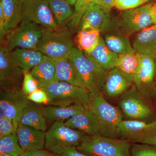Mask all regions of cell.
I'll return each instance as SVG.
<instances>
[{"instance_id": "cell-1", "label": "cell", "mask_w": 156, "mask_h": 156, "mask_svg": "<svg viewBox=\"0 0 156 156\" xmlns=\"http://www.w3.org/2000/svg\"><path fill=\"white\" fill-rule=\"evenodd\" d=\"M87 108L98 119L101 136L117 138L119 136L118 126L122 121V113L119 109L107 101L101 90L90 92Z\"/></svg>"}, {"instance_id": "cell-2", "label": "cell", "mask_w": 156, "mask_h": 156, "mask_svg": "<svg viewBox=\"0 0 156 156\" xmlns=\"http://www.w3.org/2000/svg\"><path fill=\"white\" fill-rule=\"evenodd\" d=\"M48 93L49 101L47 105L67 107L80 105L87 108L89 102V90L66 82H53L41 87Z\"/></svg>"}, {"instance_id": "cell-3", "label": "cell", "mask_w": 156, "mask_h": 156, "mask_svg": "<svg viewBox=\"0 0 156 156\" xmlns=\"http://www.w3.org/2000/svg\"><path fill=\"white\" fill-rule=\"evenodd\" d=\"M72 34L67 28L45 29L35 50L53 60L67 59L74 47Z\"/></svg>"}, {"instance_id": "cell-4", "label": "cell", "mask_w": 156, "mask_h": 156, "mask_svg": "<svg viewBox=\"0 0 156 156\" xmlns=\"http://www.w3.org/2000/svg\"><path fill=\"white\" fill-rule=\"evenodd\" d=\"M131 147L128 140L88 135L76 147L79 151L91 156H130Z\"/></svg>"}, {"instance_id": "cell-5", "label": "cell", "mask_w": 156, "mask_h": 156, "mask_svg": "<svg viewBox=\"0 0 156 156\" xmlns=\"http://www.w3.org/2000/svg\"><path fill=\"white\" fill-rule=\"evenodd\" d=\"M68 58L77 69L86 89L89 92L102 90L108 72L77 46L73 48Z\"/></svg>"}, {"instance_id": "cell-6", "label": "cell", "mask_w": 156, "mask_h": 156, "mask_svg": "<svg viewBox=\"0 0 156 156\" xmlns=\"http://www.w3.org/2000/svg\"><path fill=\"white\" fill-rule=\"evenodd\" d=\"M45 29L35 23L22 21L20 26L7 34L2 46L10 51L16 48L35 50Z\"/></svg>"}, {"instance_id": "cell-7", "label": "cell", "mask_w": 156, "mask_h": 156, "mask_svg": "<svg viewBox=\"0 0 156 156\" xmlns=\"http://www.w3.org/2000/svg\"><path fill=\"white\" fill-rule=\"evenodd\" d=\"M88 136L84 132L66 126L64 122H55L46 132L45 148L55 153L63 147H77Z\"/></svg>"}, {"instance_id": "cell-8", "label": "cell", "mask_w": 156, "mask_h": 156, "mask_svg": "<svg viewBox=\"0 0 156 156\" xmlns=\"http://www.w3.org/2000/svg\"><path fill=\"white\" fill-rule=\"evenodd\" d=\"M4 46L0 50V87L4 91L21 90L24 71Z\"/></svg>"}, {"instance_id": "cell-9", "label": "cell", "mask_w": 156, "mask_h": 156, "mask_svg": "<svg viewBox=\"0 0 156 156\" xmlns=\"http://www.w3.org/2000/svg\"><path fill=\"white\" fill-rule=\"evenodd\" d=\"M22 21L32 22L48 30L58 28L47 0H20ZM22 22V21H21Z\"/></svg>"}, {"instance_id": "cell-10", "label": "cell", "mask_w": 156, "mask_h": 156, "mask_svg": "<svg viewBox=\"0 0 156 156\" xmlns=\"http://www.w3.org/2000/svg\"><path fill=\"white\" fill-rule=\"evenodd\" d=\"M134 84L121 95L119 104L121 110L131 120H141L149 118L153 111Z\"/></svg>"}, {"instance_id": "cell-11", "label": "cell", "mask_w": 156, "mask_h": 156, "mask_svg": "<svg viewBox=\"0 0 156 156\" xmlns=\"http://www.w3.org/2000/svg\"><path fill=\"white\" fill-rule=\"evenodd\" d=\"M153 4L148 3L135 9L122 11L120 23L123 33L128 36L154 24L150 14Z\"/></svg>"}, {"instance_id": "cell-12", "label": "cell", "mask_w": 156, "mask_h": 156, "mask_svg": "<svg viewBox=\"0 0 156 156\" xmlns=\"http://www.w3.org/2000/svg\"><path fill=\"white\" fill-rule=\"evenodd\" d=\"M27 95L22 90H0V111L5 116L12 121L16 131L23 112L30 102Z\"/></svg>"}, {"instance_id": "cell-13", "label": "cell", "mask_w": 156, "mask_h": 156, "mask_svg": "<svg viewBox=\"0 0 156 156\" xmlns=\"http://www.w3.org/2000/svg\"><path fill=\"white\" fill-rule=\"evenodd\" d=\"M96 29L104 34L120 29L119 20L92 3L82 17L80 29Z\"/></svg>"}, {"instance_id": "cell-14", "label": "cell", "mask_w": 156, "mask_h": 156, "mask_svg": "<svg viewBox=\"0 0 156 156\" xmlns=\"http://www.w3.org/2000/svg\"><path fill=\"white\" fill-rule=\"evenodd\" d=\"M140 56V67L134 76V84L144 96H151L156 91V56Z\"/></svg>"}, {"instance_id": "cell-15", "label": "cell", "mask_w": 156, "mask_h": 156, "mask_svg": "<svg viewBox=\"0 0 156 156\" xmlns=\"http://www.w3.org/2000/svg\"><path fill=\"white\" fill-rule=\"evenodd\" d=\"M118 133L125 139L140 143L156 136V119L150 122L140 120H122L118 126Z\"/></svg>"}, {"instance_id": "cell-16", "label": "cell", "mask_w": 156, "mask_h": 156, "mask_svg": "<svg viewBox=\"0 0 156 156\" xmlns=\"http://www.w3.org/2000/svg\"><path fill=\"white\" fill-rule=\"evenodd\" d=\"M133 78L134 76L115 67L108 72L102 91L110 98L118 97L122 95L134 84Z\"/></svg>"}, {"instance_id": "cell-17", "label": "cell", "mask_w": 156, "mask_h": 156, "mask_svg": "<svg viewBox=\"0 0 156 156\" xmlns=\"http://www.w3.org/2000/svg\"><path fill=\"white\" fill-rule=\"evenodd\" d=\"M70 128L84 132L89 136L101 135L100 123L96 116L87 108L64 122Z\"/></svg>"}, {"instance_id": "cell-18", "label": "cell", "mask_w": 156, "mask_h": 156, "mask_svg": "<svg viewBox=\"0 0 156 156\" xmlns=\"http://www.w3.org/2000/svg\"><path fill=\"white\" fill-rule=\"evenodd\" d=\"M16 132L23 152L45 147L46 132L21 124H19Z\"/></svg>"}, {"instance_id": "cell-19", "label": "cell", "mask_w": 156, "mask_h": 156, "mask_svg": "<svg viewBox=\"0 0 156 156\" xmlns=\"http://www.w3.org/2000/svg\"><path fill=\"white\" fill-rule=\"evenodd\" d=\"M132 47L139 54L156 56V24L140 31L134 37Z\"/></svg>"}, {"instance_id": "cell-20", "label": "cell", "mask_w": 156, "mask_h": 156, "mask_svg": "<svg viewBox=\"0 0 156 156\" xmlns=\"http://www.w3.org/2000/svg\"><path fill=\"white\" fill-rule=\"evenodd\" d=\"M53 60L56 66L57 81L66 82L86 89L83 81L77 69L69 58Z\"/></svg>"}, {"instance_id": "cell-21", "label": "cell", "mask_w": 156, "mask_h": 156, "mask_svg": "<svg viewBox=\"0 0 156 156\" xmlns=\"http://www.w3.org/2000/svg\"><path fill=\"white\" fill-rule=\"evenodd\" d=\"M5 20L6 35L16 28L22 21L21 4L20 0H0Z\"/></svg>"}, {"instance_id": "cell-22", "label": "cell", "mask_w": 156, "mask_h": 156, "mask_svg": "<svg viewBox=\"0 0 156 156\" xmlns=\"http://www.w3.org/2000/svg\"><path fill=\"white\" fill-rule=\"evenodd\" d=\"M86 54L107 72L116 67L117 59L119 58L118 54L114 53L108 48L103 37L101 36L95 49L89 54Z\"/></svg>"}, {"instance_id": "cell-23", "label": "cell", "mask_w": 156, "mask_h": 156, "mask_svg": "<svg viewBox=\"0 0 156 156\" xmlns=\"http://www.w3.org/2000/svg\"><path fill=\"white\" fill-rule=\"evenodd\" d=\"M46 122L41 106L37 104L30 102L23 112L20 124L45 132L47 129Z\"/></svg>"}, {"instance_id": "cell-24", "label": "cell", "mask_w": 156, "mask_h": 156, "mask_svg": "<svg viewBox=\"0 0 156 156\" xmlns=\"http://www.w3.org/2000/svg\"><path fill=\"white\" fill-rule=\"evenodd\" d=\"M46 119L51 122L67 121L77 114L83 111L86 108L80 105H73L67 107L47 105L42 107Z\"/></svg>"}, {"instance_id": "cell-25", "label": "cell", "mask_w": 156, "mask_h": 156, "mask_svg": "<svg viewBox=\"0 0 156 156\" xmlns=\"http://www.w3.org/2000/svg\"><path fill=\"white\" fill-rule=\"evenodd\" d=\"M11 55L17 64L24 72H29L44 58L40 51L33 49L16 48L11 51Z\"/></svg>"}, {"instance_id": "cell-26", "label": "cell", "mask_w": 156, "mask_h": 156, "mask_svg": "<svg viewBox=\"0 0 156 156\" xmlns=\"http://www.w3.org/2000/svg\"><path fill=\"white\" fill-rule=\"evenodd\" d=\"M30 73L37 81L40 88L53 82H58L55 62L48 56H45L44 59L34 67Z\"/></svg>"}, {"instance_id": "cell-27", "label": "cell", "mask_w": 156, "mask_h": 156, "mask_svg": "<svg viewBox=\"0 0 156 156\" xmlns=\"http://www.w3.org/2000/svg\"><path fill=\"white\" fill-rule=\"evenodd\" d=\"M103 39L106 46L111 51L118 55L134 52L128 36L121 30L104 34Z\"/></svg>"}, {"instance_id": "cell-28", "label": "cell", "mask_w": 156, "mask_h": 156, "mask_svg": "<svg viewBox=\"0 0 156 156\" xmlns=\"http://www.w3.org/2000/svg\"><path fill=\"white\" fill-rule=\"evenodd\" d=\"M100 32L95 28L81 29L76 38L77 47L89 54L97 47L100 41Z\"/></svg>"}, {"instance_id": "cell-29", "label": "cell", "mask_w": 156, "mask_h": 156, "mask_svg": "<svg viewBox=\"0 0 156 156\" xmlns=\"http://www.w3.org/2000/svg\"><path fill=\"white\" fill-rule=\"evenodd\" d=\"M140 63V54L134 51L119 55L116 67L128 74L134 76L138 72Z\"/></svg>"}, {"instance_id": "cell-30", "label": "cell", "mask_w": 156, "mask_h": 156, "mask_svg": "<svg viewBox=\"0 0 156 156\" xmlns=\"http://www.w3.org/2000/svg\"><path fill=\"white\" fill-rule=\"evenodd\" d=\"M57 25H59L73 15L74 11L71 5L64 0H47Z\"/></svg>"}, {"instance_id": "cell-31", "label": "cell", "mask_w": 156, "mask_h": 156, "mask_svg": "<svg viewBox=\"0 0 156 156\" xmlns=\"http://www.w3.org/2000/svg\"><path fill=\"white\" fill-rule=\"evenodd\" d=\"M23 152L20 145L16 131L12 134L0 138V154H6L12 156H20Z\"/></svg>"}, {"instance_id": "cell-32", "label": "cell", "mask_w": 156, "mask_h": 156, "mask_svg": "<svg viewBox=\"0 0 156 156\" xmlns=\"http://www.w3.org/2000/svg\"><path fill=\"white\" fill-rule=\"evenodd\" d=\"M92 2V0H77L75 5L74 13L70 19V26L76 28L80 24L82 17Z\"/></svg>"}, {"instance_id": "cell-33", "label": "cell", "mask_w": 156, "mask_h": 156, "mask_svg": "<svg viewBox=\"0 0 156 156\" xmlns=\"http://www.w3.org/2000/svg\"><path fill=\"white\" fill-rule=\"evenodd\" d=\"M38 83L30 72H24L21 90L23 93L28 95L37 89H39Z\"/></svg>"}, {"instance_id": "cell-34", "label": "cell", "mask_w": 156, "mask_h": 156, "mask_svg": "<svg viewBox=\"0 0 156 156\" xmlns=\"http://www.w3.org/2000/svg\"><path fill=\"white\" fill-rule=\"evenodd\" d=\"M151 0H115L114 7L120 11L138 8Z\"/></svg>"}, {"instance_id": "cell-35", "label": "cell", "mask_w": 156, "mask_h": 156, "mask_svg": "<svg viewBox=\"0 0 156 156\" xmlns=\"http://www.w3.org/2000/svg\"><path fill=\"white\" fill-rule=\"evenodd\" d=\"M132 156H156V146L149 144H135L131 150Z\"/></svg>"}, {"instance_id": "cell-36", "label": "cell", "mask_w": 156, "mask_h": 156, "mask_svg": "<svg viewBox=\"0 0 156 156\" xmlns=\"http://www.w3.org/2000/svg\"><path fill=\"white\" fill-rule=\"evenodd\" d=\"M27 97L30 101L37 104H44L47 105L49 101L48 93L41 88L27 95Z\"/></svg>"}, {"instance_id": "cell-37", "label": "cell", "mask_w": 156, "mask_h": 156, "mask_svg": "<svg viewBox=\"0 0 156 156\" xmlns=\"http://www.w3.org/2000/svg\"><path fill=\"white\" fill-rule=\"evenodd\" d=\"M14 131H16L11 119L5 117L0 120V138L10 135Z\"/></svg>"}, {"instance_id": "cell-38", "label": "cell", "mask_w": 156, "mask_h": 156, "mask_svg": "<svg viewBox=\"0 0 156 156\" xmlns=\"http://www.w3.org/2000/svg\"><path fill=\"white\" fill-rule=\"evenodd\" d=\"M55 153L59 156H91L79 151L76 147H63L56 151Z\"/></svg>"}, {"instance_id": "cell-39", "label": "cell", "mask_w": 156, "mask_h": 156, "mask_svg": "<svg viewBox=\"0 0 156 156\" xmlns=\"http://www.w3.org/2000/svg\"><path fill=\"white\" fill-rule=\"evenodd\" d=\"M20 156H59L48 150H32L23 152Z\"/></svg>"}, {"instance_id": "cell-40", "label": "cell", "mask_w": 156, "mask_h": 156, "mask_svg": "<svg viewBox=\"0 0 156 156\" xmlns=\"http://www.w3.org/2000/svg\"><path fill=\"white\" fill-rule=\"evenodd\" d=\"M92 3L105 12L110 13L112 8L114 7L115 0H92Z\"/></svg>"}, {"instance_id": "cell-41", "label": "cell", "mask_w": 156, "mask_h": 156, "mask_svg": "<svg viewBox=\"0 0 156 156\" xmlns=\"http://www.w3.org/2000/svg\"><path fill=\"white\" fill-rule=\"evenodd\" d=\"M140 143L156 146V136L143 140Z\"/></svg>"}, {"instance_id": "cell-42", "label": "cell", "mask_w": 156, "mask_h": 156, "mask_svg": "<svg viewBox=\"0 0 156 156\" xmlns=\"http://www.w3.org/2000/svg\"><path fill=\"white\" fill-rule=\"evenodd\" d=\"M150 14L154 24H156V2L153 4L150 9Z\"/></svg>"}, {"instance_id": "cell-43", "label": "cell", "mask_w": 156, "mask_h": 156, "mask_svg": "<svg viewBox=\"0 0 156 156\" xmlns=\"http://www.w3.org/2000/svg\"><path fill=\"white\" fill-rule=\"evenodd\" d=\"M64 1L70 5H76L77 0H64Z\"/></svg>"}, {"instance_id": "cell-44", "label": "cell", "mask_w": 156, "mask_h": 156, "mask_svg": "<svg viewBox=\"0 0 156 156\" xmlns=\"http://www.w3.org/2000/svg\"><path fill=\"white\" fill-rule=\"evenodd\" d=\"M0 156H12L11 155L8 154H0Z\"/></svg>"}, {"instance_id": "cell-45", "label": "cell", "mask_w": 156, "mask_h": 156, "mask_svg": "<svg viewBox=\"0 0 156 156\" xmlns=\"http://www.w3.org/2000/svg\"><path fill=\"white\" fill-rule=\"evenodd\" d=\"M155 85H156V91H155V93L154 95H155L156 101V80H155Z\"/></svg>"}]
</instances>
